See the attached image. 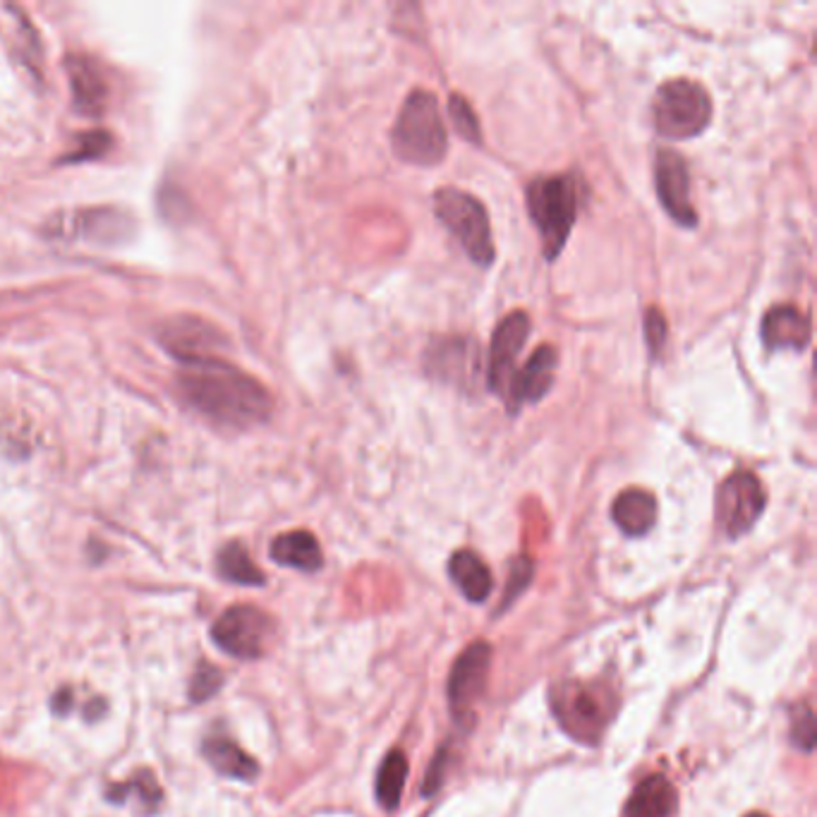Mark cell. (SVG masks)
I'll list each match as a JSON object with an SVG mask.
<instances>
[{
    "mask_svg": "<svg viewBox=\"0 0 817 817\" xmlns=\"http://www.w3.org/2000/svg\"><path fill=\"white\" fill-rule=\"evenodd\" d=\"M471 351V345L448 339L446 343H438L430 347L427 355V365L432 370V376H442V380H461V372L467 367L465 365V353Z\"/></svg>",
    "mask_w": 817,
    "mask_h": 817,
    "instance_id": "cell-24",
    "label": "cell"
},
{
    "mask_svg": "<svg viewBox=\"0 0 817 817\" xmlns=\"http://www.w3.org/2000/svg\"><path fill=\"white\" fill-rule=\"evenodd\" d=\"M274 633V622L252 604H235L225 609L216 624L211 626V638L225 655L238 659H256L266 653V645Z\"/></svg>",
    "mask_w": 817,
    "mask_h": 817,
    "instance_id": "cell-7",
    "label": "cell"
},
{
    "mask_svg": "<svg viewBox=\"0 0 817 817\" xmlns=\"http://www.w3.org/2000/svg\"><path fill=\"white\" fill-rule=\"evenodd\" d=\"M655 128L662 138L690 140L703 134L713 120V101L705 87L693 80H672L657 89Z\"/></svg>",
    "mask_w": 817,
    "mask_h": 817,
    "instance_id": "cell-5",
    "label": "cell"
},
{
    "mask_svg": "<svg viewBox=\"0 0 817 817\" xmlns=\"http://www.w3.org/2000/svg\"><path fill=\"white\" fill-rule=\"evenodd\" d=\"M391 144L396 157L413 165H436L448 151V134L438 113L436 97L427 89H415L405 99L393 125Z\"/></svg>",
    "mask_w": 817,
    "mask_h": 817,
    "instance_id": "cell-2",
    "label": "cell"
},
{
    "mask_svg": "<svg viewBox=\"0 0 817 817\" xmlns=\"http://www.w3.org/2000/svg\"><path fill=\"white\" fill-rule=\"evenodd\" d=\"M529 336V320L525 312H513L498 322L487 360V384L498 396H506L511 376L516 372V360Z\"/></svg>",
    "mask_w": 817,
    "mask_h": 817,
    "instance_id": "cell-11",
    "label": "cell"
},
{
    "mask_svg": "<svg viewBox=\"0 0 817 817\" xmlns=\"http://www.w3.org/2000/svg\"><path fill=\"white\" fill-rule=\"evenodd\" d=\"M159 341L183 365L216 357L225 345L221 331L194 314H175L171 320H165L159 329Z\"/></svg>",
    "mask_w": 817,
    "mask_h": 817,
    "instance_id": "cell-9",
    "label": "cell"
},
{
    "mask_svg": "<svg viewBox=\"0 0 817 817\" xmlns=\"http://www.w3.org/2000/svg\"><path fill=\"white\" fill-rule=\"evenodd\" d=\"M676 789L667 777H647L638 784V789L633 791L626 817H672L676 810Z\"/></svg>",
    "mask_w": 817,
    "mask_h": 817,
    "instance_id": "cell-19",
    "label": "cell"
},
{
    "mask_svg": "<svg viewBox=\"0 0 817 817\" xmlns=\"http://www.w3.org/2000/svg\"><path fill=\"white\" fill-rule=\"evenodd\" d=\"M552 707L558 724L573 738L581 744H597L614 715L616 703L607 686L566 680L554 688Z\"/></svg>",
    "mask_w": 817,
    "mask_h": 817,
    "instance_id": "cell-4",
    "label": "cell"
},
{
    "mask_svg": "<svg viewBox=\"0 0 817 817\" xmlns=\"http://www.w3.org/2000/svg\"><path fill=\"white\" fill-rule=\"evenodd\" d=\"M65 68L72 87L74 109L87 118L101 115L105 103H109V84H105L97 60L89 56H70Z\"/></svg>",
    "mask_w": 817,
    "mask_h": 817,
    "instance_id": "cell-14",
    "label": "cell"
},
{
    "mask_svg": "<svg viewBox=\"0 0 817 817\" xmlns=\"http://www.w3.org/2000/svg\"><path fill=\"white\" fill-rule=\"evenodd\" d=\"M434 211L477 266L487 269L494 262L490 219L480 200L456 188H442L434 194Z\"/></svg>",
    "mask_w": 817,
    "mask_h": 817,
    "instance_id": "cell-6",
    "label": "cell"
},
{
    "mask_svg": "<svg viewBox=\"0 0 817 817\" xmlns=\"http://www.w3.org/2000/svg\"><path fill=\"white\" fill-rule=\"evenodd\" d=\"M800 709H804V717H800V719L796 717L791 722V738H794L796 746L810 750L813 744H815V719H813L810 707H800Z\"/></svg>",
    "mask_w": 817,
    "mask_h": 817,
    "instance_id": "cell-31",
    "label": "cell"
},
{
    "mask_svg": "<svg viewBox=\"0 0 817 817\" xmlns=\"http://www.w3.org/2000/svg\"><path fill=\"white\" fill-rule=\"evenodd\" d=\"M763 341L769 351H804L810 341L808 316L794 305L771 307L763 320Z\"/></svg>",
    "mask_w": 817,
    "mask_h": 817,
    "instance_id": "cell-15",
    "label": "cell"
},
{
    "mask_svg": "<svg viewBox=\"0 0 817 817\" xmlns=\"http://www.w3.org/2000/svg\"><path fill=\"white\" fill-rule=\"evenodd\" d=\"M763 482L750 471H736L717 492V521L729 537L746 535L765 511Z\"/></svg>",
    "mask_w": 817,
    "mask_h": 817,
    "instance_id": "cell-8",
    "label": "cell"
},
{
    "mask_svg": "<svg viewBox=\"0 0 817 817\" xmlns=\"http://www.w3.org/2000/svg\"><path fill=\"white\" fill-rule=\"evenodd\" d=\"M202 753L206 763L214 767L219 775L229 779L252 781L260 775V765H256L252 755H248L235 740L225 736H206V740L202 744Z\"/></svg>",
    "mask_w": 817,
    "mask_h": 817,
    "instance_id": "cell-16",
    "label": "cell"
},
{
    "mask_svg": "<svg viewBox=\"0 0 817 817\" xmlns=\"http://www.w3.org/2000/svg\"><path fill=\"white\" fill-rule=\"evenodd\" d=\"M128 794H138L147 810H154L161 804V786L149 769L138 771L128 784L109 786V791H105V796H109V800H113V804H125Z\"/></svg>",
    "mask_w": 817,
    "mask_h": 817,
    "instance_id": "cell-25",
    "label": "cell"
},
{
    "mask_svg": "<svg viewBox=\"0 0 817 817\" xmlns=\"http://www.w3.org/2000/svg\"><path fill=\"white\" fill-rule=\"evenodd\" d=\"M130 231V219L115 209H89L78 216V235L99 242H118Z\"/></svg>",
    "mask_w": 817,
    "mask_h": 817,
    "instance_id": "cell-21",
    "label": "cell"
},
{
    "mask_svg": "<svg viewBox=\"0 0 817 817\" xmlns=\"http://www.w3.org/2000/svg\"><path fill=\"white\" fill-rule=\"evenodd\" d=\"M492 649L487 643H475L456 659L448 676V703L458 722L473 717V707L487 684Z\"/></svg>",
    "mask_w": 817,
    "mask_h": 817,
    "instance_id": "cell-10",
    "label": "cell"
},
{
    "mask_svg": "<svg viewBox=\"0 0 817 817\" xmlns=\"http://www.w3.org/2000/svg\"><path fill=\"white\" fill-rule=\"evenodd\" d=\"M178 386L194 411L235 430L262 425L274 407L271 393L254 376L219 357L188 362L178 374Z\"/></svg>",
    "mask_w": 817,
    "mask_h": 817,
    "instance_id": "cell-1",
    "label": "cell"
},
{
    "mask_svg": "<svg viewBox=\"0 0 817 817\" xmlns=\"http://www.w3.org/2000/svg\"><path fill=\"white\" fill-rule=\"evenodd\" d=\"M223 686V672L219 667H211L206 662H200L196 667L192 684H190V700L192 703H206L211 695H216Z\"/></svg>",
    "mask_w": 817,
    "mask_h": 817,
    "instance_id": "cell-27",
    "label": "cell"
},
{
    "mask_svg": "<svg viewBox=\"0 0 817 817\" xmlns=\"http://www.w3.org/2000/svg\"><path fill=\"white\" fill-rule=\"evenodd\" d=\"M746 817H767V815L765 813H748Z\"/></svg>",
    "mask_w": 817,
    "mask_h": 817,
    "instance_id": "cell-33",
    "label": "cell"
},
{
    "mask_svg": "<svg viewBox=\"0 0 817 817\" xmlns=\"http://www.w3.org/2000/svg\"><path fill=\"white\" fill-rule=\"evenodd\" d=\"M219 573L223 581L238 585H264L266 581L240 542H229L219 552Z\"/></svg>",
    "mask_w": 817,
    "mask_h": 817,
    "instance_id": "cell-22",
    "label": "cell"
},
{
    "mask_svg": "<svg viewBox=\"0 0 817 817\" xmlns=\"http://www.w3.org/2000/svg\"><path fill=\"white\" fill-rule=\"evenodd\" d=\"M72 707V690L70 688H63L60 693H56L53 698V713L56 715H68Z\"/></svg>",
    "mask_w": 817,
    "mask_h": 817,
    "instance_id": "cell-32",
    "label": "cell"
},
{
    "mask_svg": "<svg viewBox=\"0 0 817 817\" xmlns=\"http://www.w3.org/2000/svg\"><path fill=\"white\" fill-rule=\"evenodd\" d=\"M655 185L664 211L686 229L698 225V214L690 204V175L688 165L676 151L662 149L655 161Z\"/></svg>",
    "mask_w": 817,
    "mask_h": 817,
    "instance_id": "cell-12",
    "label": "cell"
},
{
    "mask_svg": "<svg viewBox=\"0 0 817 817\" xmlns=\"http://www.w3.org/2000/svg\"><path fill=\"white\" fill-rule=\"evenodd\" d=\"M529 581H533V562H529V558H525V556H521L511 566L504 604H508V599H516L523 593V589L529 585Z\"/></svg>",
    "mask_w": 817,
    "mask_h": 817,
    "instance_id": "cell-28",
    "label": "cell"
},
{
    "mask_svg": "<svg viewBox=\"0 0 817 817\" xmlns=\"http://www.w3.org/2000/svg\"><path fill=\"white\" fill-rule=\"evenodd\" d=\"M558 365V353L552 345H542L529 355L523 370H516L511 376V384L506 391L508 411L516 413L525 403H537L547 396L554 384V372Z\"/></svg>",
    "mask_w": 817,
    "mask_h": 817,
    "instance_id": "cell-13",
    "label": "cell"
},
{
    "mask_svg": "<svg viewBox=\"0 0 817 817\" xmlns=\"http://www.w3.org/2000/svg\"><path fill=\"white\" fill-rule=\"evenodd\" d=\"M271 558L276 564L297 571H320L324 564L320 542L307 529L283 533L271 542Z\"/></svg>",
    "mask_w": 817,
    "mask_h": 817,
    "instance_id": "cell-17",
    "label": "cell"
},
{
    "mask_svg": "<svg viewBox=\"0 0 817 817\" xmlns=\"http://www.w3.org/2000/svg\"><path fill=\"white\" fill-rule=\"evenodd\" d=\"M448 113H451V120H453V128H456V132L461 134L465 142H473V144L482 142L480 120L473 111V105L467 103L461 94H451Z\"/></svg>",
    "mask_w": 817,
    "mask_h": 817,
    "instance_id": "cell-26",
    "label": "cell"
},
{
    "mask_svg": "<svg viewBox=\"0 0 817 817\" xmlns=\"http://www.w3.org/2000/svg\"><path fill=\"white\" fill-rule=\"evenodd\" d=\"M111 147V138L109 132H87L82 134L80 147L72 151V157H68V161H84V159H97L101 157L105 149Z\"/></svg>",
    "mask_w": 817,
    "mask_h": 817,
    "instance_id": "cell-30",
    "label": "cell"
},
{
    "mask_svg": "<svg viewBox=\"0 0 817 817\" xmlns=\"http://www.w3.org/2000/svg\"><path fill=\"white\" fill-rule=\"evenodd\" d=\"M407 777V760L401 750H391L380 767L376 777V798L386 810H393L401 804V794Z\"/></svg>",
    "mask_w": 817,
    "mask_h": 817,
    "instance_id": "cell-23",
    "label": "cell"
},
{
    "mask_svg": "<svg viewBox=\"0 0 817 817\" xmlns=\"http://www.w3.org/2000/svg\"><path fill=\"white\" fill-rule=\"evenodd\" d=\"M614 523L631 537L645 535L657 521V502L645 490H626L616 496L612 506Z\"/></svg>",
    "mask_w": 817,
    "mask_h": 817,
    "instance_id": "cell-18",
    "label": "cell"
},
{
    "mask_svg": "<svg viewBox=\"0 0 817 817\" xmlns=\"http://www.w3.org/2000/svg\"><path fill=\"white\" fill-rule=\"evenodd\" d=\"M448 576L471 602L480 604L492 593V585H494L492 573L487 566H484L482 558L471 549H461L451 556Z\"/></svg>",
    "mask_w": 817,
    "mask_h": 817,
    "instance_id": "cell-20",
    "label": "cell"
},
{
    "mask_svg": "<svg viewBox=\"0 0 817 817\" xmlns=\"http://www.w3.org/2000/svg\"><path fill=\"white\" fill-rule=\"evenodd\" d=\"M645 334L649 351H653V355H659L664 351V343H667V320L657 307H649L645 314Z\"/></svg>",
    "mask_w": 817,
    "mask_h": 817,
    "instance_id": "cell-29",
    "label": "cell"
},
{
    "mask_svg": "<svg viewBox=\"0 0 817 817\" xmlns=\"http://www.w3.org/2000/svg\"><path fill=\"white\" fill-rule=\"evenodd\" d=\"M527 214L537 225L544 256L556 260L562 254L578 216V188L571 175L537 178L525 190Z\"/></svg>",
    "mask_w": 817,
    "mask_h": 817,
    "instance_id": "cell-3",
    "label": "cell"
}]
</instances>
